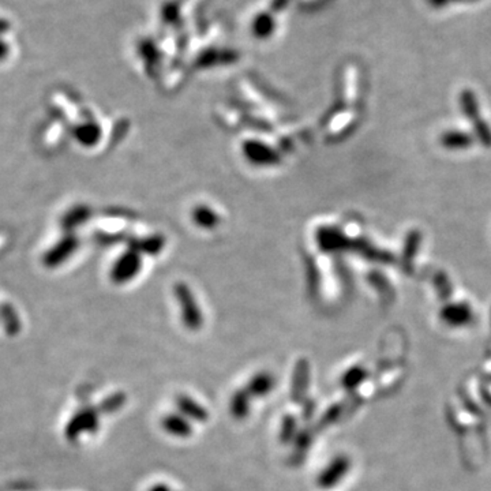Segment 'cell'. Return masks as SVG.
I'll use <instances>...</instances> for the list:
<instances>
[{"label": "cell", "mask_w": 491, "mask_h": 491, "mask_svg": "<svg viewBox=\"0 0 491 491\" xmlns=\"http://www.w3.org/2000/svg\"><path fill=\"white\" fill-rule=\"evenodd\" d=\"M9 54H10V46H9V43H7L3 37H0V61L7 59V58H9Z\"/></svg>", "instance_id": "6da1fadb"}, {"label": "cell", "mask_w": 491, "mask_h": 491, "mask_svg": "<svg viewBox=\"0 0 491 491\" xmlns=\"http://www.w3.org/2000/svg\"><path fill=\"white\" fill-rule=\"evenodd\" d=\"M11 29V24L7 18L0 16V37H3L6 33H9Z\"/></svg>", "instance_id": "7a4b0ae2"}]
</instances>
